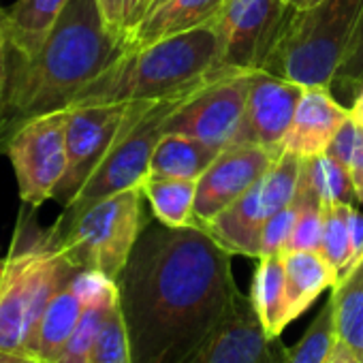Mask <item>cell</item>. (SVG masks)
<instances>
[{"mask_svg":"<svg viewBox=\"0 0 363 363\" xmlns=\"http://www.w3.org/2000/svg\"><path fill=\"white\" fill-rule=\"evenodd\" d=\"M227 252L201 227L147 220L118 276L133 363H189L240 301Z\"/></svg>","mask_w":363,"mask_h":363,"instance_id":"1","label":"cell"},{"mask_svg":"<svg viewBox=\"0 0 363 363\" xmlns=\"http://www.w3.org/2000/svg\"><path fill=\"white\" fill-rule=\"evenodd\" d=\"M124 52L107 30L96 0H71L35 56L13 54L9 94L0 118V152L7 150L13 130L24 122L71 109L73 101Z\"/></svg>","mask_w":363,"mask_h":363,"instance_id":"2","label":"cell"},{"mask_svg":"<svg viewBox=\"0 0 363 363\" xmlns=\"http://www.w3.org/2000/svg\"><path fill=\"white\" fill-rule=\"evenodd\" d=\"M223 65V41L216 22L147 48L124 52L96 77L71 107L162 101L193 92L229 73Z\"/></svg>","mask_w":363,"mask_h":363,"instance_id":"3","label":"cell"},{"mask_svg":"<svg viewBox=\"0 0 363 363\" xmlns=\"http://www.w3.org/2000/svg\"><path fill=\"white\" fill-rule=\"evenodd\" d=\"M77 272L82 269L48 244V229L39 227L37 210L24 203L0 286V357L28 363V348L45 308Z\"/></svg>","mask_w":363,"mask_h":363,"instance_id":"4","label":"cell"},{"mask_svg":"<svg viewBox=\"0 0 363 363\" xmlns=\"http://www.w3.org/2000/svg\"><path fill=\"white\" fill-rule=\"evenodd\" d=\"M361 18L363 0H320L303 11L291 9L263 71L301 86L331 88Z\"/></svg>","mask_w":363,"mask_h":363,"instance_id":"5","label":"cell"},{"mask_svg":"<svg viewBox=\"0 0 363 363\" xmlns=\"http://www.w3.org/2000/svg\"><path fill=\"white\" fill-rule=\"evenodd\" d=\"M143 193L128 189L92 203L48 229V244L77 269H92L111 280L122 274L143 227Z\"/></svg>","mask_w":363,"mask_h":363,"instance_id":"6","label":"cell"},{"mask_svg":"<svg viewBox=\"0 0 363 363\" xmlns=\"http://www.w3.org/2000/svg\"><path fill=\"white\" fill-rule=\"evenodd\" d=\"M197 90L162 101H135L122 133L77 197L62 208L60 218H71L101 199L137 189L150 173V162L160 137L164 135L167 120Z\"/></svg>","mask_w":363,"mask_h":363,"instance_id":"7","label":"cell"},{"mask_svg":"<svg viewBox=\"0 0 363 363\" xmlns=\"http://www.w3.org/2000/svg\"><path fill=\"white\" fill-rule=\"evenodd\" d=\"M67 120L69 109L33 118L18 126L7 143L22 203L39 210L54 199L67 173Z\"/></svg>","mask_w":363,"mask_h":363,"instance_id":"8","label":"cell"},{"mask_svg":"<svg viewBox=\"0 0 363 363\" xmlns=\"http://www.w3.org/2000/svg\"><path fill=\"white\" fill-rule=\"evenodd\" d=\"M255 71H229L182 103L164 124V133L186 135L216 150L231 145L250 92Z\"/></svg>","mask_w":363,"mask_h":363,"instance_id":"9","label":"cell"},{"mask_svg":"<svg viewBox=\"0 0 363 363\" xmlns=\"http://www.w3.org/2000/svg\"><path fill=\"white\" fill-rule=\"evenodd\" d=\"M135 103L82 105L69 109L67 120V173L54 193V201L69 206L90 175L96 171L113 141L124 128V122Z\"/></svg>","mask_w":363,"mask_h":363,"instance_id":"10","label":"cell"},{"mask_svg":"<svg viewBox=\"0 0 363 363\" xmlns=\"http://www.w3.org/2000/svg\"><path fill=\"white\" fill-rule=\"evenodd\" d=\"M289 11L284 0H227L216 18L223 65L233 71H263Z\"/></svg>","mask_w":363,"mask_h":363,"instance_id":"11","label":"cell"},{"mask_svg":"<svg viewBox=\"0 0 363 363\" xmlns=\"http://www.w3.org/2000/svg\"><path fill=\"white\" fill-rule=\"evenodd\" d=\"M282 150L252 143H231L218 152L197 179L195 225L201 227L238 201L269 171Z\"/></svg>","mask_w":363,"mask_h":363,"instance_id":"12","label":"cell"},{"mask_svg":"<svg viewBox=\"0 0 363 363\" xmlns=\"http://www.w3.org/2000/svg\"><path fill=\"white\" fill-rule=\"evenodd\" d=\"M303 88L306 86L297 82L265 71H255L246 109L231 143H252L282 150L284 135L293 122Z\"/></svg>","mask_w":363,"mask_h":363,"instance_id":"13","label":"cell"},{"mask_svg":"<svg viewBox=\"0 0 363 363\" xmlns=\"http://www.w3.org/2000/svg\"><path fill=\"white\" fill-rule=\"evenodd\" d=\"M286 350L280 337L267 335L250 297L242 295L189 363H284Z\"/></svg>","mask_w":363,"mask_h":363,"instance_id":"14","label":"cell"},{"mask_svg":"<svg viewBox=\"0 0 363 363\" xmlns=\"http://www.w3.org/2000/svg\"><path fill=\"white\" fill-rule=\"evenodd\" d=\"M350 118L325 86H306L293 122L284 135L282 152L299 158H314L327 152L337 130Z\"/></svg>","mask_w":363,"mask_h":363,"instance_id":"15","label":"cell"},{"mask_svg":"<svg viewBox=\"0 0 363 363\" xmlns=\"http://www.w3.org/2000/svg\"><path fill=\"white\" fill-rule=\"evenodd\" d=\"M259 182L238 201L201 225V229L208 231L231 255H244L252 259L261 257V235L269 214L261 197Z\"/></svg>","mask_w":363,"mask_h":363,"instance_id":"16","label":"cell"},{"mask_svg":"<svg viewBox=\"0 0 363 363\" xmlns=\"http://www.w3.org/2000/svg\"><path fill=\"white\" fill-rule=\"evenodd\" d=\"M225 3L227 0H164L145 16V20L130 35L126 41V52L212 24L220 16Z\"/></svg>","mask_w":363,"mask_h":363,"instance_id":"17","label":"cell"},{"mask_svg":"<svg viewBox=\"0 0 363 363\" xmlns=\"http://www.w3.org/2000/svg\"><path fill=\"white\" fill-rule=\"evenodd\" d=\"M79 274V272H77ZM86 295L77 282V276L67 282L45 308V314L35 331V337L28 348V363H54L62 348L67 346L69 337L73 335L84 308Z\"/></svg>","mask_w":363,"mask_h":363,"instance_id":"18","label":"cell"},{"mask_svg":"<svg viewBox=\"0 0 363 363\" xmlns=\"http://www.w3.org/2000/svg\"><path fill=\"white\" fill-rule=\"evenodd\" d=\"M286 276V320L299 318L316 297L335 286L337 274L320 250H291L282 255Z\"/></svg>","mask_w":363,"mask_h":363,"instance_id":"19","label":"cell"},{"mask_svg":"<svg viewBox=\"0 0 363 363\" xmlns=\"http://www.w3.org/2000/svg\"><path fill=\"white\" fill-rule=\"evenodd\" d=\"M71 0H16L5 9V28L13 52L22 58L35 56Z\"/></svg>","mask_w":363,"mask_h":363,"instance_id":"20","label":"cell"},{"mask_svg":"<svg viewBox=\"0 0 363 363\" xmlns=\"http://www.w3.org/2000/svg\"><path fill=\"white\" fill-rule=\"evenodd\" d=\"M152 216L167 227H193L197 179H179L147 173L139 184Z\"/></svg>","mask_w":363,"mask_h":363,"instance_id":"21","label":"cell"},{"mask_svg":"<svg viewBox=\"0 0 363 363\" xmlns=\"http://www.w3.org/2000/svg\"><path fill=\"white\" fill-rule=\"evenodd\" d=\"M252 308L272 337H280L286 320V276H284V259L282 255L261 257L252 276L250 289Z\"/></svg>","mask_w":363,"mask_h":363,"instance_id":"22","label":"cell"},{"mask_svg":"<svg viewBox=\"0 0 363 363\" xmlns=\"http://www.w3.org/2000/svg\"><path fill=\"white\" fill-rule=\"evenodd\" d=\"M220 150L186 135L164 133L154 150L150 173L179 179H199Z\"/></svg>","mask_w":363,"mask_h":363,"instance_id":"23","label":"cell"},{"mask_svg":"<svg viewBox=\"0 0 363 363\" xmlns=\"http://www.w3.org/2000/svg\"><path fill=\"white\" fill-rule=\"evenodd\" d=\"M331 301L337 340L363 361V257L335 282Z\"/></svg>","mask_w":363,"mask_h":363,"instance_id":"24","label":"cell"},{"mask_svg":"<svg viewBox=\"0 0 363 363\" xmlns=\"http://www.w3.org/2000/svg\"><path fill=\"white\" fill-rule=\"evenodd\" d=\"M303 164H306V171L310 175L312 186H314V191L320 197L325 208L329 203L354 206L359 201L350 171L342 162H337L329 154H320L314 158H303Z\"/></svg>","mask_w":363,"mask_h":363,"instance_id":"25","label":"cell"},{"mask_svg":"<svg viewBox=\"0 0 363 363\" xmlns=\"http://www.w3.org/2000/svg\"><path fill=\"white\" fill-rule=\"evenodd\" d=\"M118 289L103 295V297H96L92 301L86 303L84 308V314L73 331V335L69 337L67 346L62 348V352L58 354V359L54 363H88L90 359V352H92V346L96 342V335L101 331V325L109 312V308L118 301Z\"/></svg>","mask_w":363,"mask_h":363,"instance_id":"26","label":"cell"},{"mask_svg":"<svg viewBox=\"0 0 363 363\" xmlns=\"http://www.w3.org/2000/svg\"><path fill=\"white\" fill-rule=\"evenodd\" d=\"M337 342L335 329V312L331 297L325 301L316 318L306 329L303 337L286 350L284 363H327L333 346Z\"/></svg>","mask_w":363,"mask_h":363,"instance_id":"27","label":"cell"},{"mask_svg":"<svg viewBox=\"0 0 363 363\" xmlns=\"http://www.w3.org/2000/svg\"><path fill=\"white\" fill-rule=\"evenodd\" d=\"M350 203H329L323 214L320 255L335 269L337 280L350 269V235H348Z\"/></svg>","mask_w":363,"mask_h":363,"instance_id":"28","label":"cell"},{"mask_svg":"<svg viewBox=\"0 0 363 363\" xmlns=\"http://www.w3.org/2000/svg\"><path fill=\"white\" fill-rule=\"evenodd\" d=\"M88 363H133L128 333L120 310V299L109 308L101 325V331L96 335V342L92 346Z\"/></svg>","mask_w":363,"mask_h":363,"instance_id":"29","label":"cell"},{"mask_svg":"<svg viewBox=\"0 0 363 363\" xmlns=\"http://www.w3.org/2000/svg\"><path fill=\"white\" fill-rule=\"evenodd\" d=\"M299 210H301V201L295 195V199L286 208L278 210L274 216L267 218V223L263 227V235H261V257H274V255H282L286 250V244L291 240Z\"/></svg>","mask_w":363,"mask_h":363,"instance_id":"30","label":"cell"},{"mask_svg":"<svg viewBox=\"0 0 363 363\" xmlns=\"http://www.w3.org/2000/svg\"><path fill=\"white\" fill-rule=\"evenodd\" d=\"M333 84H337L342 90H346L352 96V101L363 90V18L359 22L354 37L350 39V43L344 52V58L340 62Z\"/></svg>","mask_w":363,"mask_h":363,"instance_id":"31","label":"cell"},{"mask_svg":"<svg viewBox=\"0 0 363 363\" xmlns=\"http://www.w3.org/2000/svg\"><path fill=\"white\" fill-rule=\"evenodd\" d=\"M13 54L16 52H13L11 43H9V35H7V28H5V9H0V118H3L7 94H9Z\"/></svg>","mask_w":363,"mask_h":363,"instance_id":"32","label":"cell"},{"mask_svg":"<svg viewBox=\"0 0 363 363\" xmlns=\"http://www.w3.org/2000/svg\"><path fill=\"white\" fill-rule=\"evenodd\" d=\"M126 3L128 0H96L101 18L107 30L124 45V20H126ZM126 50V48H124Z\"/></svg>","mask_w":363,"mask_h":363,"instance_id":"33","label":"cell"},{"mask_svg":"<svg viewBox=\"0 0 363 363\" xmlns=\"http://www.w3.org/2000/svg\"><path fill=\"white\" fill-rule=\"evenodd\" d=\"M348 235H350V267L363 257V214L350 206L348 210Z\"/></svg>","mask_w":363,"mask_h":363,"instance_id":"34","label":"cell"},{"mask_svg":"<svg viewBox=\"0 0 363 363\" xmlns=\"http://www.w3.org/2000/svg\"><path fill=\"white\" fill-rule=\"evenodd\" d=\"M152 7V0H128L126 3V20H124V48L126 41L130 39V35L137 30V26L143 22V18L147 16Z\"/></svg>","mask_w":363,"mask_h":363,"instance_id":"35","label":"cell"},{"mask_svg":"<svg viewBox=\"0 0 363 363\" xmlns=\"http://www.w3.org/2000/svg\"><path fill=\"white\" fill-rule=\"evenodd\" d=\"M327 363H363V361L342 340H337L331 354H329V359H327Z\"/></svg>","mask_w":363,"mask_h":363,"instance_id":"36","label":"cell"},{"mask_svg":"<svg viewBox=\"0 0 363 363\" xmlns=\"http://www.w3.org/2000/svg\"><path fill=\"white\" fill-rule=\"evenodd\" d=\"M350 118L363 128V90L354 96L352 101V107H350Z\"/></svg>","mask_w":363,"mask_h":363,"instance_id":"37","label":"cell"},{"mask_svg":"<svg viewBox=\"0 0 363 363\" xmlns=\"http://www.w3.org/2000/svg\"><path fill=\"white\" fill-rule=\"evenodd\" d=\"M284 3H286L291 9H295V11H303V9H310V7L318 5L320 0H284Z\"/></svg>","mask_w":363,"mask_h":363,"instance_id":"38","label":"cell"},{"mask_svg":"<svg viewBox=\"0 0 363 363\" xmlns=\"http://www.w3.org/2000/svg\"><path fill=\"white\" fill-rule=\"evenodd\" d=\"M5 274H7V257H3V259H0V286H3Z\"/></svg>","mask_w":363,"mask_h":363,"instance_id":"39","label":"cell"},{"mask_svg":"<svg viewBox=\"0 0 363 363\" xmlns=\"http://www.w3.org/2000/svg\"><path fill=\"white\" fill-rule=\"evenodd\" d=\"M162 3H164V0H152V7H150V11H152V9H156V7H158V5H162ZM150 11H147V13H150ZM143 20H145V18H143Z\"/></svg>","mask_w":363,"mask_h":363,"instance_id":"40","label":"cell"},{"mask_svg":"<svg viewBox=\"0 0 363 363\" xmlns=\"http://www.w3.org/2000/svg\"><path fill=\"white\" fill-rule=\"evenodd\" d=\"M9 361H11V359H7V357H0V363H9ZM13 361H16V359H13Z\"/></svg>","mask_w":363,"mask_h":363,"instance_id":"41","label":"cell"},{"mask_svg":"<svg viewBox=\"0 0 363 363\" xmlns=\"http://www.w3.org/2000/svg\"><path fill=\"white\" fill-rule=\"evenodd\" d=\"M9 363H22V361H13V359H11V361H9Z\"/></svg>","mask_w":363,"mask_h":363,"instance_id":"42","label":"cell"}]
</instances>
